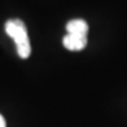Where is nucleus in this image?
Masks as SVG:
<instances>
[{"label":"nucleus","mask_w":127,"mask_h":127,"mask_svg":"<svg viewBox=\"0 0 127 127\" xmlns=\"http://www.w3.org/2000/svg\"><path fill=\"white\" fill-rule=\"evenodd\" d=\"M5 32L13 39L17 45V52L21 59H27L31 53V45L29 40L25 24L18 18H12L5 22Z\"/></svg>","instance_id":"obj_1"},{"label":"nucleus","mask_w":127,"mask_h":127,"mask_svg":"<svg viewBox=\"0 0 127 127\" xmlns=\"http://www.w3.org/2000/svg\"><path fill=\"white\" fill-rule=\"evenodd\" d=\"M88 40H87V35H80V34H70L67 32L62 39V44L64 47L69 51H82L86 48Z\"/></svg>","instance_id":"obj_2"},{"label":"nucleus","mask_w":127,"mask_h":127,"mask_svg":"<svg viewBox=\"0 0 127 127\" xmlns=\"http://www.w3.org/2000/svg\"><path fill=\"white\" fill-rule=\"evenodd\" d=\"M66 31L70 34H80V35H87L88 34V25L84 20L75 18L67 22Z\"/></svg>","instance_id":"obj_3"},{"label":"nucleus","mask_w":127,"mask_h":127,"mask_svg":"<svg viewBox=\"0 0 127 127\" xmlns=\"http://www.w3.org/2000/svg\"><path fill=\"white\" fill-rule=\"evenodd\" d=\"M0 127H7V125H5V119L3 118V115H0Z\"/></svg>","instance_id":"obj_4"}]
</instances>
